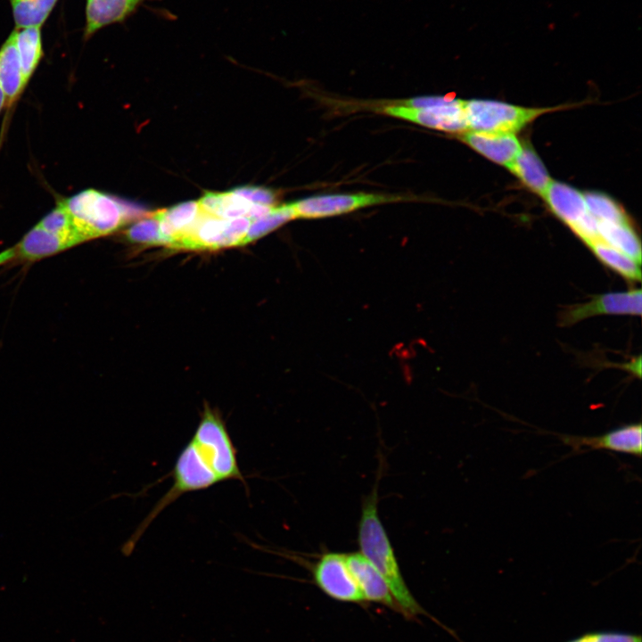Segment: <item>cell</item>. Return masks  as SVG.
Returning <instances> with one entry per match:
<instances>
[{
	"instance_id": "30bf717a",
	"label": "cell",
	"mask_w": 642,
	"mask_h": 642,
	"mask_svg": "<svg viewBox=\"0 0 642 642\" xmlns=\"http://www.w3.org/2000/svg\"><path fill=\"white\" fill-rule=\"evenodd\" d=\"M563 443L575 453L585 450L606 449L637 457L642 452L641 423L627 424L602 435H558Z\"/></svg>"
},
{
	"instance_id": "4316f807",
	"label": "cell",
	"mask_w": 642,
	"mask_h": 642,
	"mask_svg": "<svg viewBox=\"0 0 642 642\" xmlns=\"http://www.w3.org/2000/svg\"><path fill=\"white\" fill-rule=\"evenodd\" d=\"M127 236L131 242L162 244L160 235L159 221L153 215L132 226L127 231Z\"/></svg>"
},
{
	"instance_id": "f546056e",
	"label": "cell",
	"mask_w": 642,
	"mask_h": 642,
	"mask_svg": "<svg viewBox=\"0 0 642 642\" xmlns=\"http://www.w3.org/2000/svg\"><path fill=\"white\" fill-rule=\"evenodd\" d=\"M15 255L16 254L14 247L6 249L4 251L0 252V266L11 260Z\"/></svg>"
},
{
	"instance_id": "7c38bea8",
	"label": "cell",
	"mask_w": 642,
	"mask_h": 642,
	"mask_svg": "<svg viewBox=\"0 0 642 642\" xmlns=\"http://www.w3.org/2000/svg\"><path fill=\"white\" fill-rule=\"evenodd\" d=\"M146 1L151 0H86L85 38L106 26L124 21Z\"/></svg>"
},
{
	"instance_id": "4dcf8cb0",
	"label": "cell",
	"mask_w": 642,
	"mask_h": 642,
	"mask_svg": "<svg viewBox=\"0 0 642 642\" xmlns=\"http://www.w3.org/2000/svg\"><path fill=\"white\" fill-rule=\"evenodd\" d=\"M6 104L5 95L4 93V90L0 85V111L4 108V106Z\"/></svg>"
},
{
	"instance_id": "f1b7e54d",
	"label": "cell",
	"mask_w": 642,
	"mask_h": 642,
	"mask_svg": "<svg viewBox=\"0 0 642 642\" xmlns=\"http://www.w3.org/2000/svg\"><path fill=\"white\" fill-rule=\"evenodd\" d=\"M254 204L274 206L275 195L271 190L263 187L243 186L234 190Z\"/></svg>"
},
{
	"instance_id": "44dd1931",
	"label": "cell",
	"mask_w": 642,
	"mask_h": 642,
	"mask_svg": "<svg viewBox=\"0 0 642 642\" xmlns=\"http://www.w3.org/2000/svg\"><path fill=\"white\" fill-rule=\"evenodd\" d=\"M597 229L602 241L641 263L640 241L629 222L597 221Z\"/></svg>"
},
{
	"instance_id": "9a60e30c",
	"label": "cell",
	"mask_w": 642,
	"mask_h": 642,
	"mask_svg": "<svg viewBox=\"0 0 642 642\" xmlns=\"http://www.w3.org/2000/svg\"><path fill=\"white\" fill-rule=\"evenodd\" d=\"M543 197L551 210L570 227L589 213L584 194L564 183L551 181Z\"/></svg>"
},
{
	"instance_id": "8992f818",
	"label": "cell",
	"mask_w": 642,
	"mask_h": 642,
	"mask_svg": "<svg viewBox=\"0 0 642 642\" xmlns=\"http://www.w3.org/2000/svg\"><path fill=\"white\" fill-rule=\"evenodd\" d=\"M315 584L329 597L345 603L365 601L363 594L350 571L345 554L326 552L312 568Z\"/></svg>"
},
{
	"instance_id": "7402d4cb",
	"label": "cell",
	"mask_w": 642,
	"mask_h": 642,
	"mask_svg": "<svg viewBox=\"0 0 642 642\" xmlns=\"http://www.w3.org/2000/svg\"><path fill=\"white\" fill-rule=\"evenodd\" d=\"M597 259L605 266L617 272L622 277L640 281V263L611 247L601 239L596 240L588 245Z\"/></svg>"
},
{
	"instance_id": "ffe728a7",
	"label": "cell",
	"mask_w": 642,
	"mask_h": 642,
	"mask_svg": "<svg viewBox=\"0 0 642 642\" xmlns=\"http://www.w3.org/2000/svg\"><path fill=\"white\" fill-rule=\"evenodd\" d=\"M15 45L26 83L43 57L41 27L15 29Z\"/></svg>"
},
{
	"instance_id": "5bb4252c",
	"label": "cell",
	"mask_w": 642,
	"mask_h": 642,
	"mask_svg": "<svg viewBox=\"0 0 642 642\" xmlns=\"http://www.w3.org/2000/svg\"><path fill=\"white\" fill-rule=\"evenodd\" d=\"M77 237L66 236L49 232L38 225L30 229L14 247L15 254L34 261L54 255L81 243Z\"/></svg>"
},
{
	"instance_id": "d6986e66",
	"label": "cell",
	"mask_w": 642,
	"mask_h": 642,
	"mask_svg": "<svg viewBox=\"0 0 642 642\" xmlns=\"http://www.w3.org/2000/svg\"><path fill=\"white\" fill-rule=\"evenodd\" d=\"M198 203L203 212L218 218L228 219L246 217L251 220L256 205L234 190L226 193H207Z\"/></svg>"
},
{
	"instance_id": "52a82bcc",
	"label": "cell",
	"mask_w": 642,
	"mask_h": 642,
	"mask_svg": "<svg viewBox=\"0 0 642 642\" xmlns=\"http://www.w3.org/2000/svg\"><path fill=\"white\" fill-rule=\"evenodd\" d=\"M401 197L377 193H337L309 197L289 203L295 218H317L345 214L355 210L400 201Z\"/></svg>"
},
{
	"instance_id": "484cf974",
	"label": "cell",
	"mask_w": 642,
	"mask_h": 642,
	"mask_svg": "<svg viewBox=\"0 0 642 642\" xmlns=\"http://www.w3.org/2000/svg\"><path fill=\"white\" fill-rule=\"evenodd\" d=\"M42 228L62 235L72 236L85 242V239L75 229L71 217L62 202L48 213L38 224Z\"/></svg>"
},
{
	"instance_id": "cb8c5ba5",
	"label": "cell",
	"mask_w": 642,
	"mask_h": 642,
	"mask_svg": "<svg viewBox=\"0 0 642 642\" xmlns=\"http://www.w3.org/2000/svg\"><path fill=\"white\" fill-rule=\"evenodd\" d=\"M588 211L597 221L629 222L621 207L602 193L590 192L584 194Z\"/></svg>"
},
{
	"instance_id": "83f0119b",
	"label": "cell",
	"mask_w": 642,
	"mask_h": 642,
	"mask_svg": "<svg viewBox=\"0 0 642 642\" xmlns=\"http://www.w3.org/2000/svg\"><path fill=\"white\" fill-rule=\"evenodd\" d=\"M567 642H642V638L639 634L622 631H594Z\"/></svg>"
},
{
	"instance_id": "3957f363",
	"label": "cell",
	"mask_w": 642,
	"mask_h": 642,
	"mask_svg": "<svg viewBox=\"0 0 642 642\" xmlns=\"http://www.w3.org/2000/svg\"><path fill=\"white\" fill-rule=\"evenodd\" d=\"M78 233L88 241L107 235L127 220L128 207L102 192L88 189L62 201Z\"/></svg>"
},
{
	"instance_id": "7a4b0ae2",
	"label": "cell",
	"mask_w": 642,
	"mask_h": 642,
	"mask_svg": "<svg viewBox=\"0 0 642 642\" xmlns=\"http://www.w3.org/2000/svg\"><path fill=\"white\" fill-rule=\"evenodd\" d=\"M377 485L363 501L358 541L363 554L386 581L399 610L407 618L427 613L413 597L402 576L394 550L377 511Z\"/></svg>"
},
{
	"instance_id": "277c9868",
	"label": "cell",
	"mask_w": 642,
	"mask_h": 642,
	"mask_svg": "<svg viewBox=\"0 0 642 642\" xmlns=\"http://www.w3.org/2000/svg\"><path fill=\"white\" fill-rule=\"evenodd\" d=\"M201 209V208H200ZM251 224L249 218H221L203 212L168 247L185 250H217L244 244Z\"/></svg>"
},
{
	"instance_id": "8fae6325",
	"label": "cell",
	"mask_w": 642,
	"mask_h": 642,
	"mask_svg": "<svg viewBox=\"0 0 642 642\" xmlns=\"http://www.w3.org/2000/svg\"><path fill=\"white\" fill-rule=\"evenodd\" d=\"M346 563L365 600L398 611V605L381 573L360 552L345 554Z\"/></svg>"
},
{
	"instance_id": "5b68a950",
	"label": "cell",
	"mask_w": 642,
	"mask_h": 642,
	"mask_svg": "<svg viewBox=\"0 0 642 642\" xmlns=\"http://www.w3.org/2000/svg\"><path fill=\"white\" fill-rule=\"evenodd\" d=\"M464 114L471 131L510 133L519 131L551 109L524 108L490 100L464 101Z\"/></svg>"
},
{
	"instance_id": "e0dca14e",
	"label": "cell",
	"mask_w": 642,
	"mask_h": 642,
	"mask_svg": "<svg viewBox=\"0 0 642 642\" xmlns=\"http://www.w3.org/2000/svg\"><path fill=\"white\" fill-rule=\"evenodd\" d=\"M507 168L527 187L541 196L552 181L539 155L527 144L522 146L519 153Z\"/></svg>"
},
{
	"instance_id": "603a6c76",
	"label": "cell",
	"mask_w": 642,
	"mask_h": 642,
	"mask_svg": "<svg viewBox=\"0 0 642 642\" xmlns=\"http://www.w3.org/2000/svg\"><path fill=\"white\" fill-rule=\"evenodd\" d=\"M15 29L42 27L58 0H9Z\"/></svg>"
},
{
	"instance_id": "ba28073f",
	"label": "cell",
	"mask_w": 642,
	"mask_h": 642,
	"mask_svg": "<svg viewBox=\"0 0 642 642\" xmlns=\"http://www.w3.org/2000/svg\"><path fill=\"white\" fill-rule=\"evenodd\" d=\"M641 300L640 289L597 295L589 301L565 308L559 315V325L570 326L589 317L603 314L639 316Z\"/></svg>"
},
{
	"instance_id": "2e32d148",
	"label": "cell",
	"mask_w": 642,
	"mask_h": 642,
	"mask_svg": "<svg viewBox=\"0 0 642 642\" xmlns=\"http://www.w3.org/2000/svg\"><path fill=\"white\" fill-rule=\"evenodd\" d=\"M0 85L6 104L12 105L26 86L12 30L0 47Z\"/></svg>"
},
{
	"instance_id": "9c48e42d",
	"label": "cell",
	"mask_w": 642,
	"mask_h": 642,
	"mask_svg": "<svg viewBox=\"0 0 642 642\" xmlns=\"http://www.w3.org/2000/svg\"><path fill=\"white\" fill-rule=\"evenodd\" d=\"M464 101L452 98L449 102L424 108L391 105L384 108L390 116L407 119L419 125L447 132L462 133L467 129Z\"/></svg>"
},
{
	"instance_id": "4fadbf2b",
	"label": "cell",
	"mask_w": 642,
	"mask_h": 642,
	"mask_svg": "<svg viewBox=\"0 0 642 642\" xmlns=\"http://www.w3.org/2000/svg\"><path fill=\"white\" fill-rule=\"evenodd\" d=\"M460 139L496 163L507 167L519 153L522 145L514 134L469 131Z\"/></svg>"
},
{
	"instance_id": "ac0fdd59",
	"label": "cell",
	"mask_w": 642,
	"mask_h": 642,
	"mask_svg": "<svg viewBox=\"0 0 642 642\" xmlns=\"http://www.w3.org/2000/svg\"><path fill=\"white\" fill-rule=\"evenodd\" d=\"M200 213L198 201H189L152 214L159 221L162 244L168 246L179 235L187 230Z\"/></svg>"
},
{
	"instance_id": "d4e9b609",
	"label": "cell",
	"mask_w": 642,
	"mask_h": 642,
	"mask_svg": "<svg viewBox=\"0 0 642 642\" xmlns=\"http://www.w3.org/2000/svg\"><path fill=\"white\" fill-rule=\"evenodd\" d=\"M294 218V213L290 204L273 207L268 213L251 221L244 244L267 235L285 222Z\"/></svg>"
},
{
	"instance_id": "6da1fadb",
	"label": "cell",
	"mask_w": 642,
	"mask_h": 642,
	"mask_svg": "<svg viewBox=\"0 0 642 642\" xmlns=\"http://www.w3.org/2000/svg\"><path fill=\"white\" fill-rule=\"evenodd\" d=\"M171 487L157 501L123 547L130 555L152 523L181 496L209 489L219 482L235 480L247 490L237 460V449L221 415L208 404L186 445L170 472Z\"/></svg>"
}]
</instances>
